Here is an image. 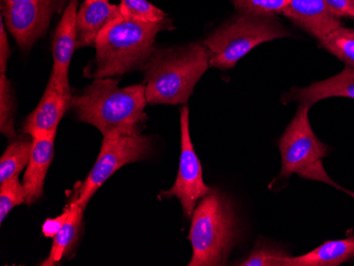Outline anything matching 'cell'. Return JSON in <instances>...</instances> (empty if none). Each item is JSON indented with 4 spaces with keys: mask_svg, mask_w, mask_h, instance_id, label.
Here are the masks:
<instances>
[{
    "mask_svg": "<svg viewBox=\"0 0 354 266\" xmlns=\"http://www.w3.org/2000/svg\"><path fill=\"white\" fill-rule=\"evenodd\" d=\"M118 84V79L113 77L95 79L71 99L77 118L95 126L104 138L140 134L147 121L145 85L119 88Z\"/></svg>",
    "mask_w": 354,
    "mask_h": 266,
    "instance_id": "1",
    "label": "cell"
},
{
    "mask_svg": "<svg viewBox=\"0 0 354 266\" xmlns=\"http://www.w3.org/2000/svg\"><path fill=\"white\" fill-rule=\"evenodd\" d=\"M173 29L170 19L160 23H145L127 17H117L95 39V57L86 68L93 79L124 75L145 66L153 53L156 35Z\"/></svg>",
    "mask_w": 354,
    "mask_h": 266,
    "instance_id": "2",
    "label": "cell"
},
{
    "mask_svg": "<svg viewBox=\"0 0 354 266\" xmlns=\"http://www.w3.org/2000/svg\"><path fill=\"white\" fill-rule=\"evenodd\" d=\"M208 66L206 48L198 43L155 50L143 66L147 102L187 104Z\"/></svg>",
    "mask_w": 354,
    "mask_h": 266,
    "instance_id": "3",
    "label": "cell"
},
{
    "mask_svg": "<svg viewBox=\"0 0 354 266\" xmlns=\"http://www.w3.org/2000/svg\"><path fill=\"white\" fill-rule=\"evenodd\" d=\"M189 241L192 259L189 266L223 265L238 239L232 204L218 190L202 198L193 211Z\"/></svg>",
    "mask_w": 354,
    "mask_h": 266,
    "instance_id": "4",
    "label": "cell"
},
{
    "mask_svg": "<svg viewBox=\"0 0 354 266\" xmlns=\"http://www.w3.org/2000/svg\"><path fill=\"white\" fill-rule=\"evenodd\" d=\"M291 35V31L276 17L239 13L209 35L203 45L208 55L209 65L226 70L234 68L260 44Z\"/></svg>",
    "mask_w": 354,
    "mask_h": 266,
    "instance_id": "5",
    "label": "cell"
},
{
    "mask_svg": "<svg viewBox=\"0 0 354 266\" xmlns=\"http://www.w3.org/2000/svg\"><path fill=\"white\" fill-rule=\"evenodd\" d=\"M310 108V105H299L295 117L278 142L282 160L279 178L288 180L292 174H297L306 180L337 187L324 168L323 158L327 156L329 148L312 130Z\"/></svg>",
    "mask_w": 354,
    "mask_h": 266,
    "instance_id": "6",
    "label": "cell"
},
{
    "mask_svg": "<svg viewBox=\"0 0 354 266\" xmlns=\"http://www.w3.org/2000/svg\"><path fill=\"white\" fill-rule=\"evenodd\" d=\"M150 150V138L141 134L103 139L98 160L93 164L91 173L80 188L79 196L75 198L77 204L85 209L95 191L116 171L125 164L146 158Z\"/></svg>",
    "mask_w": 354,
    "mask_h": 266,
    "instance_id": "7",
    "label": "cell"
},
{
    "mask_svg": "<svg viewBox=\"0 0 354 266\" xmlns=\"http://www.w3.org/2000/svg\"><path fill=\"white\" fill-rule=\"evenodd\" d=\"M180 131L182 151L176 180L170 190L162 192L159 196L178 198L182 204L184 216L189 218L192 216L198 200L208 196L212 189L205 184L202 164L191 142L189 111L187 106L180 109Z\"/></svg>",
    "mask_w": 354,
    "mask_h": 266,
    "instance_id": "8",
    "label": "cell"
},
{
    "mask_svg": "<svg viewBox=\"0 0 354 266\" xmlns=\"http://www.w3.org/2000/svg\"><path fill=\"white\" fill-rule=\"evenodd\" d=\"M3 17L9 32L23 50L28 51L45 35L57 9L35 1L1 3Z\"/></svg>",
    "mask_w": 354,
    "mask_h": 266,
    "instance_id": "9",
    "label": "cell"
},
{
    "mask_svg": "<svg viewBox=\"0 0 354 266\" xmlns=\"http://www.w3.org/2000/svg\"><path fill=\"white\" fill-rule=\"evenodd\" d=\"M79 0H71L63 12V17L55 30L53 41V77L63 91L71 93L69 85V66L77 49V14Z\"/></svg>",
    "mask_w": 354,
    "mask_h": 266,
    "instance_id": "10",
    "label": "cell"
},
{
    "mask_svg": "<svg viewBox=\"0 0 354 266\" xmlns=\"http://www.w3.org/2000/svg\"><path fill=\"white\" fill-rule=\"evenodd\" d=\"M71 93L62 91L50 77L39 105L24 124V133L31 138L57 133L62 118L71 106Z\"/></svg>",
    "mask_w": 354,
    "mask_h": 266,
    "instance_id": "11",
    "label": "cell"
},
{
    "mask_svg": "<svg viewBox=\"0 0 354 266\" xmlns=\"http://www.w3.org/2000/svg\"><path fill=\"white\" fill-rule=\"evenodd\" d=\"M282 14L318 41L342 27L341 19L330 11L325 0H290Z\"/></svg>",
    "mask_w": 354,
    "mask_h": 266,
    "instance_id": "12",
    "label": "cell"
},
{
    "mask_svg": "<svg viewBox=\"0 0 354 266\" xmlns=\"http://www.w3.org/2000/svg\"><path fill=\"white\" fill-rule=\"evenodd\" d=\"M333 97L354 99V67L347 66L339 75L318 81L307 87H293L282 96V102L288 104L312 105Z\"/></svg>",
    "mask_w": 354,
    "mask_h": 266,
    "instance_id": "13",
    "label": "cell"
},
{
    "mask_svg": "<svg viewBox=\"0 0 354 266\" xmlns=\"http://www.w3.org/2000/svg\"><path fill=\"white\" fill-rule=\"evenodd\" d=\"M119 17V6L107 0H84L77 9V48L95 46L99 33Z\"/></svg>",
    "mask_w": 354,
    "mask_h": 266,
    "instance_id": "14",
    "label": "cell"
},
{
    "mask_svg": "<svg viewBox=\"0 0 354 266\" xmlns=\"http://www.w3.org/2000/svg\"><path fill=\"white\" fill-rule=\"evenodd\" d=\"M55 135L57 133L32 137L33 148L24 175L28 205L33 204L43 194L47 171L53 162Z\"/></svg>",
    "mask_w": 354,
    "mask_h": 266,
    "instance_id": "15",
    "label": "cell"
},
{
    "mask_svg": "<svg viewBox=\"0 0 354 266\" xmlns=\"http://www.w3.org/2000/svg\"><path fill=\"white\" fill-rule=\"evenodd\" d=\"M354 258V237L327 241L299 257L286 256L281 266H336Z\"/></svg>",
    "mask_w": 354,
    "mask_h": 266,
    "instance_id": "16",
    "label": "cell"
},
{
    "mask_svg": "<svg viewBox=\"0 0 354 266\" xmlns=\"http://www.w3.org/2000/svg\"><path fill=\"white\" fill-rule=\"evenodd\" d=\"M71 213H69L66 222L64 223L61 229L59 230V232L55 234V237L53 238L50 255L41 265H55V264L61 261L62 258L66 255L69 250L75 245L77 236L80 234V229H81V226H82L84 208L77 204V200L71 202Z\"/></svg>",
    "mask_w": 354,
    "mask_h": 266,
    "instance_id": "17",
    "label": "cell"
},
{
    "mask_svg": "<svg viewBox=\"0 0 354 266\" xmlns=\"http://www.w3.org/2000/svg\"><path fill=\"white\" fill-rule=\"evenodd\" d=\"M33 140L17 139L8 146L0 160V184L19 176L21 171L29 164Z\"/></svg>",
    "mask_w": 354,
    "mask_h": 266,
    "instance_id": "18",
    "label": "cell"
},
{
    "mask_svg": "<svg viewBox=\"0 0 354 266\" xmlns=\"http://www.w3.org/2000/svg\"><path fill=\"white\" fill-rule=\"evenodd\" d=\"M318 41L320 47L347 66L354 67V29L342 26Z\"/></svg>",
    "mask_w": 354,
    "mask_h": 266,
    "instance_id": "19",
    "label": "cell"
},
{
    "mask_svg": "<svg viewBox=\"0 0 354 266\" xmlns=\"http://www.w3.org/2000/svg\"><path fill=\"white\" fill-rule=\"evenodd\" d=\"M118 6L122 17L135 21L160 23L169 19L168 14L148 0H121Z\"/></svg>",
    "mask_w": 354,
    "mask_h": 266,
    "instance_id": "20",
    "label": "cell"
},
{
    "mask_svg": "<svg viewBox=\"0 0 354 266\" xmlns=\"http://www.w3.org/2000/svg\"><path fill=\"white\" fill-rule=\"evenodd\" d=\"M14 114H15V99L11 84L5 73L0 75V130L5 136L13 138Z\"/></svg>",
    "mask_w": 354,
    "mask_h": 266,
    "instance_id": "21",
    "label": "cell"
},
{
    "mask_svg": "<svg viewBox=\"0 0 354 266\" xmlns=\"http://www.w3.org/2000/svg\"><path fill=\"white\" fill-rule=\"evenodd\" d=\"M27 202L25 187L19 182V176L0 184V222L5 221L13 208Z\"/></svg>",
    "mask_w": 354,
    "mask_h": 266,
    "instance_id": "22",
    "label": "cell"
},
{
    "mask_svg": "<svg viewBox=\"0 0 354 266\" xmlns=\"http://www.w3.org/2000/svg\"><path fill=\"white\" fill-rule=\"evenodd\" d=\"M239 13L258 17H276L282 14L290 0H232Z\"/></svg>",
    "mask_w": 354,
    "mask_h": 266,
    "instance_id": "23",
    "label": "cell"
},
{
    "mask_svg": "<svg viewBox=\"0 0 354 266\" xmlns=\"http://www.w3.org/2000/svg\"><path fill=\"white\" fill-rule=\"evenodd\" d=\"M286 256V254L282 250L259 242L256 244V248L250 253V257L244 260L240 265L281 266L280 261Z\"/></svg>",
    "mask_w": 354,
    "mask_h": 266,
    "instance_id": "24",
    "label": "cell"
},
{
    "mask_svg": "<svg viewBox=\"0 0 354 266\" xmlns=\"http://www.w3.org/2000/svg\"><path fill=\"white\" fill-rule=\"evenodd\" d=\"M326 5L336 17L354 19V0H325Z\"/></svg>",
    "mask_w": 354,
    "mask_h": 266,
    "instance_id": "25",
    "label": "cell"
},
{
    "mask_svg": "<svg viewBox=\"0 0 354 266\" xmlns=\"http://www.w3.org/2000/svg\"><path fill=\"white\" fill-rule=\"evenodd\" d=\"M71 207L69 205L68 207L65 208L61 216H57V218L46 220L43 225V234L45 237L51 238V239L55 237V234L59 232L62 226L66 222L67 218H68L69 213H71Z\"/></svg>",
    "mask_w": 354,
    "mask_h": 266,
    "instance_id": "26",
    "label": "cell"
},
{
    "mask_svg": "<svg viewBox=\"0 0 354 266\" xmlns=\"http://www.w3.org/2000/svg\"><path fill=\"white\" fill-rule=\"evenodd\" d=\"M11 55L9 41H8L7 32L3 26V19L0 23V73H5L7 70L8 59Z\"/></svg>",
    "mask_w": 354,
    "mask_h": 266,
    "instance_id": "27",
    "label": "cell"
},
{
    "mask_svg": "<svg viewBox=\"0 0 354 266\" xmlns=\"http://www.w3.org/2000/svg\"><path fill=\"white\" fill-rule=\"evenodd\" d=\"M19 1H35V3H44L51 5L57 9V13L65 10L71 0H1V3H19Z\"/></svg>",
    "mask_w": 354,
    "mask_h": 266,
    "instance_id": "28",
    "label": "cell"
},
{
    "mask_svg": "<svg viewBox=\"0 0 354 266\" xmlns=\"http://www.w3.org/2000/svg\"><path fill=\"white\" fill-rule=\"evenodd\" d=\"M347 193L349 194L350 196L354 198V192L347 191Z\"/></svg>",
    "mask_w": 354,
    "mask_h": 266,
    "instance_id": "29",
    "label": "cell"
},
{
    "mask_svg": "<svg viewBox=\"0 0 354 266\" xmlns=\"http://www.w3.org/2000/svg\"><path fill=\"white\" fill-rule=\"evenodd\" d=\"M107 1H109V0H107Z\"/></svg>",
    "mask_w": 354,
    "mask_h": 266,
    "instance_id": "30",
    "label": "cell"
}]
</instances>
